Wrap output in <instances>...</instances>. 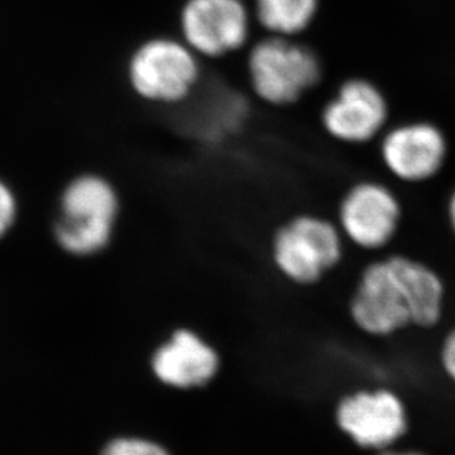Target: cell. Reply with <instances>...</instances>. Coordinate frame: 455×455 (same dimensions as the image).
Returning a JSON list of instances; mask_svg holds the SVG:
<instances>
[{
	"instance_id": "obj_7",
	"label": "cell",
	"mask_w": 455,
	"mask_h": 455,
	"mask_svg": "<svg viewBox=\"0 0 455 455\" xmlns=\"http://www.w3.org/2000/svg\"><path fill=\"white\" fill-rule=\"evenodd\" d=\"M389 123L391 102L387 92L364 76L345 78L320 111L323 132L345 147L378 142Z\"/></svg>"
},
{
	"instance_id": "obj_12",
	"label": "cell",
	"mask_w": 455,
	"mask_h": 455,
	"mask_svg": "<svg viewBox=\"0 0 455 455\" xmlns=\"http://www.w3.org/2000/svg\"><path fill=\"white\" fill-rule=\"evenodd\" d=\"M255 26L264 35L302 39L322 13L323 0H250Z\"/></svg>"
},
{
	"instance_id": "obj_1",
	"label": "cell",
	"mask_w": 455,
	"mask_h": 455,
	"mask_svg": "<svg viewBox=\"0 0 455 455\" xmlns=\"http://www.w3.org/2000/svg\"><path fill=\"white\" fill-rule=\"evenodd\" d=\"M443 299L445 286L436 271L405 255H392L365 267L349 314L361 331L387 338L405 327L436 326Z\"/></svg>"
},
{
	"instance_id": "obj_15",
	"label": "cell",
	"mask_w": 455,
	"mask_h": 455,
	"mask_svg": "<svg viewBox=\"0 0 455 455\" xmlns=\"http://www.w3.org/2000/svg\"><path fill=\"white\" fill-rule=\"evenodd\" d=\"M441 365L450 380L455 385V329H452L443 339V348H441Z\"/></svg>"
},
{
	"instance_id": "obj_5",
	"label": "cell",
	"mask_w": 455,
	"mask_h": 455,
	"mask_svg": "<svg viewBox=\"0 0 455 455\" xmlns=\"http://www.w3.org/2000/svg\"><path fill=\"white\" fill-rule=\"evenodd\" d=\"M174 26L176 35L204 62L245 52L257 27L250 0H180Z\"/></svg>"
},
{
	"instance_id": "obj_10",
	"label": "cell",
	"mask_w": 455,
	"mask_h": 455,
	"mask_svg": "<svg viewBox=\"0 0 455 455\" xmlns=\"http://www.w3.org/2000/svg\"><path fill=\"white\" fill-rule=\"evenodd\" d=\"M403 206L395 192L382 181L354 183L340 199V232L361 250H382L395 237Z\"/></svg>"
},
{
	"instance_id": "obj_9",
	"label": "cell",
	"mask_w": 455,
	"mask_h": 455,
	"mask_svg": "<svg viewBox=\"0 0 455 455\" xmlns=\"http://www.w3.org/2000/svg\"><path fill=\"white\" fill-rule=\"evenodd\" d=\"M336 425L355 445L387 451L408 430V414L401 396L387 387L361 389L344 396L335 411Z\"/></svg>"
},
{
	"instance_id": "obj_2",
	"label": "cell",
	"mask_w": 455,
	"mask_h": 455,
	"mask_svg": "<svg viewBox=\"0 0 455 455\" xmlns=\"http://www.w3.org/2000/svg\"><path fill=\"white\" fill-rule=\"evenodd\" d=\"M121 211L120 190L105 172H76L58 195L52 226L56 245L69 257L100 255L116 237Z\"/></svg>"
},
{
	"instance_id": "obj_13",
	"label": "cell",
	"mask_w": 455,
	"mask_h": 455,
	"mask_svg": "<svg viewBox=\"0 0 455 455\" xmlns=\"http://www.w3.org/2000/svg\"><path fill=\"white\" fill-rule=\"evenodd\" d=\"M100 455H172L167 448L154 439L138 435H121L109 439Z\"/></svg>"
},
{
	"instance_id": "obj_16",
	"label": "cell",
	"mask_w": 455,
	"mask_h": 455,
	"mask_svg": "<svg viewBox=\"0 0 455 455\" xmlns=\"http://www.w3.org/2000/svg\"><path fill=\"white\" fill-rule=\"evenodd\" d=\"M447 215L450 226H451L452 232H454L455 235V189L452 190L450 198H448Z\"/></svg>"
},
{
	"instance_id": "obj_6",
	"label": "cell",
	"mask_w": 455,
	"mask_h": 455,
	"mask_svg": "<svg viewBox=\"0 0 455 455\" xmlns=\"http://www.w3.org/2000/svg\"><path fill=\"white\" fill-rule=\"evenodd\" d=\"M344 253L339 226L314 214H299L277 228L271 242L275 268L292 283H317Z\"/></svg>"
},
{
	"instance_id": "obj_17",
	"label": "cell",
	"mask_w": 455,
	"mask_h": 455,
	"mask_svg": "<svg viewBox=\"0 0 455 455\" xmlns=\"http://www.w3.org/2000/svg\"><path fill=\"white\" fill-rule=\"evenodd\" d=\"M380 455H425L421 452L416 451H395V450H387V451L380 452Z\"/></svg>"
},
{
	"instance_id": "obj_11",
	"label": "cell",
	"mask_w": 455,
	"mask_h": 455,
	"mask_svg": "<svg viewBox=\"0 0 455 455\" xmlns=\"http://www.w3.org/2000/svg\"><path fill=\"white\" fill-rule=\"evenodd\" d=\"M151 371L164 387L176 391H194L210 385L221 369L217 349L198 331L181 327L152 353Z\"/></svg>"
},
{
	"instance_id": "obj_8",
	"label": "cell",
	"mask_w": 455,
	"mask_h": 455,
	"mask_svg": "<svg viewBox=\"0 0 455 455\" xmlns=\"http://www.w3.org/2000/svg\"><path fill=\"white\" fill-rule=\"evenodd\" d=\"M378 145L385 170L405 185L434 180L451 152L447 132L438 123L423 118L389 125Z\"/></svg>"
},
{
	"instance_id": "obj_3",
	"label": "cell",
	"mask_w": 455,
	"mask_h": 455,
	"mask_svg": "<svg viewBox=\"0 0 455 455\" xmlns=\"http://www.w3.org/2000/svg\"><path fill=\"white\" fill-rule=\"evenodd\" d=\"M204 64L176 33H151L127 52L123 78L127 91L140 103L183 107L201 89Z\"/></svg>"
},
{
	"instance_id": "obj_14",
	"label": "cell",
	"mask_w": 455,
	"mask_h": 455,
	"mask_svg": "<svg viewBox=\"0 0 455 455\" xmlns=\"http://www.w3.org/2000/svg\"><path fill=\"white\" fill-rule=\"evenodd\" d=\"M20 217V199L12 186L0 179V241L8 236Z\"/></svg>"
},
{
	"instance_id": "obj_4",
	"label": "cell",
	"mask_w": 455,
	"mask_h": 455,
	"mask_svg": "<svg viewBox=\"0 0 455 455\" xmlns=\"http://www.w3.org/2000/svg\"><path fill=\"white\" fill-rule=\"evenodd\" d=\"M245 78L251 95L266 107H293L324 80L317 49L302 39L262 35L245 51Z\"/></svg>"
}]
</instances>
